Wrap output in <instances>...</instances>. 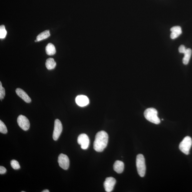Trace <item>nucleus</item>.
<instances>
[{"label": "nucleus", "mask_w": 192, "mask_h": 192, "mask_svg": "<svg viewBox=\"0 0 192 192\" xmlns=\"http://www.w3.org/2000/svg\"><path fill=\"white\" fill-rule=\"evenodd\" d=\"M62 131V125L60 121L56 119L55 121L54 132L53 134V138L55 141L57 140L59 138Z\"/></svg>", "instance_id": "39448f33"}, {"label": "nucleus", "mask_w": 192, "mask_h": 192, "mask_svg": "<svg viewBox=\"0 0 192 192\" xmlns=\"http://www.w3.org/2000/svg\"><path fill=\"white\" fill-rule=\"evenodd\" d=\"M144 114L146 119L150 122L156 124L160 123L161 121L158 117V112L155 108H147L145 111Z\"/></svg>", "instance_id": "f03ea898"}, {"label": "nucleus", "mask_w": 192, "mask_h": 192, "mask_svg": "<svg viewBox=\"0 0 192 192\" xmlns=\"http://www.w3.org/2000/svg\"><path fill=\"white\" fill-rule=\"evenodd\" d=\"M192 54V50L190 49H186V51L184 53V56L183 60V64L186 65L188 64Z\"/></svg>", "instance_id": "dca6fc26"}, {"label": "nucleus", "mask_w": 192, "mask_h": 192, "mask_svg": "<svg viewBox=\"0 0 192 192\" xmlns=\"http://www.w3.org/2000/svg\"><path fill=\"white\" fill-rule=\"evenodd\" d=\"M108 133L103 131H99L96 134L93 145L94 150L102 152L107 147L108 141Z\"/></svg>", "instance_id": "f257e3e1"}, {"label": "nucleus", "mask_w": 192, "mask_h": 192, "mask_svg": "<svg viewBox=\"0 0 192 192\" xmlns=\"http://www.w3.org/2000/svg\"><path fill=\"white\" fill-rule=\"evenodd\" d=\"M113 168L116 172L118 174L121 173L124 168V164L122 161H117L113 165Z\"/></svg>", "instance_id": "ddd939ff"}, {"label": "nucleus", "mask_w": 192, "mask_h": 192, "mask_svg": "<svg viewBox=\"0 0 192 192\" xmlns=\"http://www.w3.org/2000/svg\"><path fill=\"white\" fill-rule=\"evenodd\" d=\"M45 65L48 70H51L55 69L56 64L54 59L50 58L46 60Z\"/></svg>", "instance_id": "2eb2a0df"}, {"label": "nucleus", "mask_w": 192, "mask_h": 192, "mask_svg": "<svg viewBox=\"0 0 192 192\" xmlns=\"http://www.w3.org/2000/svg\"><path fill=\"white\" fill-rule=\"evenodd\" d=\"M46 51L47 55H52L56 53V50L54 45L51 43L48 44L46 47Z\"/></svg>", "instance_id": "f3484780"}, {"label": "nucleus", "mask_w": 192, "mask_h": 192, "mask_svg": "<svg viewBox=\"0 0 192 192\" xmlns=\"http://www.w3.org/2000/svg\"><path fill=\"white\" fill-rule=\"evenodd\" d=\"M50 191L48 190H47V189H46V190H45L44 191H42V192H49Z\"/></svg>", "instance_id": "b1692460"}, {"label": "nucleus", "mask_w": 192, "mask_h": 192, "mask_svg": "<svg viewBox=\"0 0 192 192\" xmlns=\"http://www.w3.org/2000/svg\"><path fill=\"white\" fill-rule=\"evenodd\" d=\"M7 34V32L4 25H2L0 26V38L4 39L6 37Z\"/></svg>", "instance_id": "a211bd4d"}, {"label": "nucleus", "mask_w": 192, "mask_h": 192, "mask_svg": "<svg viewBox=\"0 0 192 192\" xmlns=\"http://www.w3.org/2000/svg\"><path fill=\"white\" fill-rule=\"evenodd\" d=\"M75 102L77 104L81 107H84L89 104V98L84 95H79L75 98Z\"/></svg>", "instance_id": "9d476101"}, {"label": "nucleus", "mask_w": 192, "mask_h": 192, "mask_svg": "<svg viewBox=\"0 0 192 192\" xmlns=\"http://www.w3.org/2000/svg\"><path fill=\"white\" fill-rule=\"evenodd\" d=\"M116 183L115 179L112 177H108L106 179L103 183V186L106 192L112 191Z\"/></svg>", "instance_id": "1a4fd4ad"}, {"label": "nucleus", "mask_w": 192, "mask_h": 192, "mask_svg": "<svg viewBox=\"0 0 192 192\" xmlns=\"http://www.w3.org/2000/svg\"><path fill=\"white\" fill-rule=\"evenodd\" d=\"M5 96V90L4 87H2V82H0V99L1 100L3 99Z\"/></svg>", "instance_id": "412c9836"}, {"label": "nucleus", "mask_w": 192, "mask_h": 192, "mask_svg": "<svg viewBox=\"0 0 192 192\" xmlns=\"http://www.w3.org/2000/svg\"><path fill=\"white\" fill-rule=\"evenodd\" d=\"M7 132V129L6 125L1 120H0V132L6 134Z\"/></svg>", "instance_id": "6ab92c4d"}, {"label": "nucleus", "mask_w": 192, "mask_h": 192, "mask_svg": "<svg viewBox=\"0 0 192 192\" xmlns=\"http://www.w3.org/2000/svg\"><path fill=\"white\" fill-rule=\"evenodd\" d=\"M186 49L185 46L183 45H181L179 47V51L180 53L184 54L186 51Z\"/></svg>", "instance_id": "4be33fe9"}, {"label": "nucleus", "mask_w": 192, "mask_h": 192, "mask_svg": "<svg viewBox=\"0 0 192 192\" xmlns=\"http://www.w3.org/2000/svg\"><path fill=\"white\" fill-rule=\"evenodd\" d=\"M136 165L138 173L141 177L145 176L146 171L145 158L142 154H139L136 157Z\"/></svg>", "instance_id": "7ed1b4c3"}, {"label": "nucleus", "mask_w": 192, "mask_h": 192, "mask_svg": "<svg viewBox=\"0 0 192 192\" xmlns=\"http://www.w3.org/2000/svg\"><path fill=\"white\" fill-rule=\"evenodd\" d=\"M58 163L60 167L67 170L70 166V160L68 156L64 154H60L58 157Z\"/></svg>", "instance_id": "0eeeda50"}, {"label": "nucleus", "mask_w": 192, "mask_h": 192, "mask_svg": "<svg viewBox=\"0 0 192 192\" xmlns=\"http://www.w3.org/2000/svg\"><path fill=\"white\" fill-rule=\"evenodd\" d=\"M50 34L49 30H46L40 34L36 37V40L35 42L39 41L41 40L46 39L50 36Z\"/></svg>", "instance_id": "4468645a"}, {"label": "nucleus", "mask_w": 192, "mask_h": 192, "mask_svg": "<svg viewBox=\"0 0 192 192\" xmlns=\"http://www.w3.org/2000/svg\"><path fill=\"white\" fill-rule=\"evenodd\" d=\"M16 91L17 95L21 98L25 102L30 103L31 102V98H30L28 95L24 90L21 89V88H17Z\"/></svg>", "instance_id": "9b49d317"}, {"label": "nucleus", "mask_w": 192, "mask_h": 192, "mask_svg": "<svg viewBox=\"0 0 192 192\" xmlns=\"http://www.w3.org/2000/svg\"><path fill=\"white\" fill-rule=\"evenodd\" d=\"M78 143L83 150H86L89 145L90 141L88 136L85 134H81L78 136Z\"/></svg>", "instance_id": "423d86ee"}, {"label": "nucleus", "mask_w": 192, "mask_h": 192, "mask_svg": "<svg viewBox=\"0 0 192 192\" xmlns=\"http://www.w3.org/2000/svg\"><path fill=\"white\" fill-rule=\"evenodd\" d=\"M7 171V169L4 166H0V174H1L6 173Z\"/></svg>", "instance_id": "5701e85b"}, {"label": "nucleus", "mask_w": 192, "mask_h": 192, "mask_svg": "<svg viewBox=\"0 0 192 192\" xmlns=\"http://www.w3.org/2000/svg\"><path fill=\"white\" fill-rule=\"evenodd\" d=\"M171 33L170 35L171 39H174L178 37L182 33L181 27L179 26H174L170 29Z\"/></svg>", "instance_id": "f8f14e48"}, {"label": "nucleus", "mask_w": 192, "mask_h": 192, "mask_svg": "<svg viewBox=\"0 0 192 192\" xmlns=\"http://www.w3.org/2000/svg\"><path fill=\"white\" fill-rule=\"evenodd\" d=\"M192 145L191 138L189 136H186L180 143L179 148L182 152L186 155H188L190 152Z\"/></svg>", "instance_id": "20e7f679"}, {"label": "nucleus", "mask_w": 192, "mask_h": 192, "mask_svg": "<svg viewBox=\"0 0 192 192\" xmlns=\"http://www.w3.org/2000/svg\"><path fill=\"white\" fill-rule=\"evenodd\" d=\"M11 165L12 168L17 170L20 168V166L18 161L16 160H12L11 161Z\"/></svg>", "instance_id": "aec40b11"}, {"label": "nucleus", "mask_w": 192, "mask_h": 192, "mask_svg": "<svg viewBox=\"0 0 192 192\" xmlns=\"http://www.w3.org/2000/svg\"><path fill=\"white\" fill-rule=\"evenodd\" d=\"M17 122L19 127L22 129L24 131H27L29 129L30 126L29 121L25 116L19 115L17 118Z\"/></svg>", "instance_id": "6e6552de"}, {"label": "nucleus", "mask_w": 192, "mask_h": 192, "mask_svg": "<svg viewBox=\"0 0 192 192\" xmlns=\"http://www.w3.org/2000/svg\"><path fill=\"white\" fill-rule=\"evenodd\" d=\"M22 192H25V191H22Z\"/></svg>", "instance_id": "393cba45"}]
</instances>
